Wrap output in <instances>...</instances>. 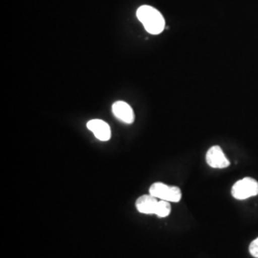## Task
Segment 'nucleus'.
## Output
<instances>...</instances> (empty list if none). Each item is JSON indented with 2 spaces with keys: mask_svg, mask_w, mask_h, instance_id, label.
Instances as JSON below:
<instances>
[{
  "mask_svg": "<svg viewBox=\"0 0 258 258\" xmlns=\"http://www.w3.org/2000/svg\"><path fill=\"white\" fill-rule=\"evenodd\" d=\"M137 18L150 35H159L166 28V20L164 16L152 6H141L137 10Z\"/></svg>",
  "mask_w": 258,
  "mask_h": 258,
  "instance_id": "nucleus-1",
  "label": "nucleus"
},
{
  "mask_svg": "<svg viewBox=\"0 0 258 258\" xmlns=\"http://www.w3.org/2000/svg\"><path fill=\"white\" fill-rule=\"evenodd\" d=\"M149 194L156 197L157 199L173 203H177L182 199V191L178 186L167 185L160 182L151 184L149 187Z\"/></svg>",
  "mask_w": 258,
  "mask_h": 258,
  "instance_id": "nucleus-2",
  "label": "nucleus"
},
{
  "mask_svg": "<svg viewBox=\"0 0 258 258\" xmlns=\"http://www.w3.org/2000/svg\"><path fill=\"white\" fill-rule=\"evenodd\" d=\"M231 195L237 200H245L258 195V182L253 178L246 177L233 184Z\"/></svg>",
  "mask_w": 258,
  "mask_h": 258,
  "instance_id": "nucleus-3",
  "label": "nucleus"
},
{
  "mask_svg": "<svg viewBox=\"0 0 258 258\" xmlns=\"http://www.w3.org/2000/svg\"><path fill=\"white\" fill-rule=\"evenodd\" d=\"M206 161L207 164L213 168H226L231 165L229 159L224 154L219 146H214L208 150Z\"/></svg>",
  "mask_w": 258,
  "mask_h": 258,
  "instance_id": "nucleus-4",
  "label": "nucleus"
},
{
  "mask_svg": "<svg viewBox=\"0 0 258 258\" xmlns=\"http://www.w3.org/2000/svg\"><path fill=\"white\" fill-rule=\"evenodd\" d=\"M87 128L89 129L94 136L102 142H106L111 138V129L109 124L104 120L94 119L87 122Z\"/></svg>",
  "mask_w": 258,
  "mask_h": 258,
  "instance_id": "nucleus-5",
  "label": "nucleus"
},
{
  "mask_svg": "<svg viewBox=\"0 0 258 258\" xmlns=\"http://www.w3.org/2000/svg\"><path fill=\"white\" fill-rule=\"evenodd\" d=\"M112 112L114 116L125 123H132L135 120V114L132 107L127 102L118 101L112 105Z\"/></svg>",
  "mask_w": 258,
  "mask_h": 258,
  "instance_id": "nucleus-6",
  "label": "nucleus"
},
{
  "mask_svg": "<svg viewBox=\"0 0 258 258\" xmlns=\"http://www.w3.org/2000/svg\"><path fill=\"white\" fill-rule=\"evenodd\" d=\"M158 200L156 197L149 195H143L139 197L136 202V208L139 212L145 214H155L156 213Z\"/></svg>",
  "mask_w": 258,
  "mask_h": 258,
  "instance_id": "nucleus-7",
  "label": "nucleus"
},
{
  "mask_svg": "<svg viewBox=\"0 0 258 258\" xmlns=\"http://www.w3.org/2000/svg\"><path fill=\"white\" fill-rule=\"evenodd\" d=\"M170 202L165 201V200H161L158 206H157L156 214L158 217L160 218H164L170 214L171 212V207H170Z\"/></svg>",
  "mask_w": 258,
  "mask_h": 258,
  "instance_id": "nucleus-8",
  "label": "nucleus"
},
{
  "mask_svg": "<svg viewBox=\"0 0 258 258\" xmlns=\"http://www.w3.org/2000/svg\"><path fill=\"white\" fill-rule=\"evenodd\" d=\"M249 253L253 257L258 258V237L255 240H253L250 245H249Z\"/></svg>",
  "mask_w": 258,
  "mask_h": 258,
  "instance_id": "nucleus-9",
  "label": "nucleus"
}]
</instances>
